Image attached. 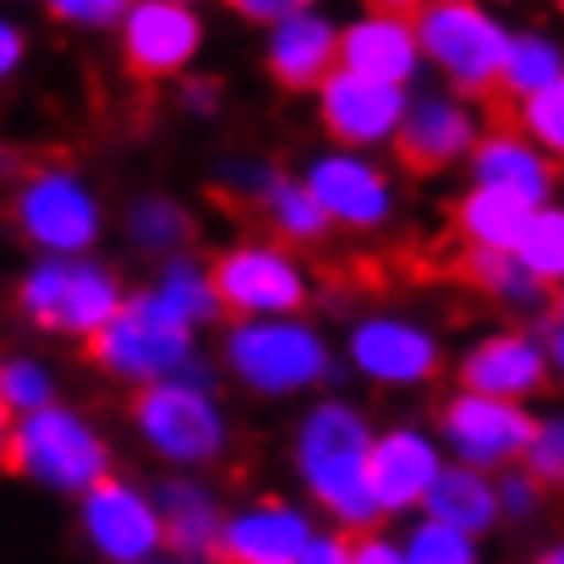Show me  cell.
I'll return each mask as SVG.
<instances>
[{"mask_svg":"<svg viewBox=\"0 0 564 564\" xmlns=\"http://www.w3.org/2000/svg\"><path fill=\"white\" fill-rule=\"evenodd\" d=\"M296 564H351V543L346 538H313Z\"/></svg>","mask_w":564,"mask_h":564,"instance_id":"39","label":"cell"},{"mask_svg":"<svg viewBox=\"0 0 564 564\" xmlns=\"http://www.w3.org/2000/svg\"><path fill=\"white\" fill-rule=\"evenodd\" d=\"M6 171H11V154H6V149H0V176H6Z\"/></svg>","mask_w":564,"mask_h":564,"instance_id":"44","label":"cell"},{"mask_svg":"<svg viewBox=\"0 0 564 564\" xmlns=\"http://www.w3.org/2000/svg\"><path fill=\"white\" fill-rule=\"evenodd\" d=\"M351 362L378 383H427L438 373V346L422 324L378 313L351 329Z\"/></svg>","mask_w":564,"mask_h":564,"instance_id":"17","label":"cell"},{"mask_svg":"<svg viewBox=\"0 0 564 564\" xmlns=\"http://www.w3.org/2000/svg\"><path fill=\"white\" fill-rule=\"evenodd\" d=\"M258 208H263V219H269L285 241H318V236L329 230V219L318 214V203L307 197L302 182H291V176H274L269 192L258 197Z\"/></svg>","mask_w":564,"mask_h":564,"instance_id":"28","label":"cell"},{"mask_svg":"<svg viewBox=\"0 0 564 564\" xmlns=\"http://www.w3.org/2000/svg\"><path fill=\"white\" fill-rule=\"evenodd\" d=\"M22 50H28V39H22V28L11 22V17H0V83L22 66Z\"/></svg>","mask_w":564,"mask_h":564,"instance_id":"38","label":"cell"},{"mask_svg":"<svg viewBox=\"0 0 564 564\" xmlns=\"http://www.w3.org/2000/svg\"><path fill=\"white\" fill-rule=\"evenodd\" d=\"M422 505H427V521H438L449 532H466V538H477V532H488L499 521L494 482L482 471H466V466H438V477L427 482Z\"/></svg>","mask_w":564,"mask_h":564,"instance_id":"23","label":"cell"},{"mask_svg":"<svg viewBox=\"0 0 564 564\" xmlns=\"http://www.w3.org/2000/svg\"><path fill=\"white\" fill-rule=\"evenodd\" d=\"M438 422H444V438L455 444V455H460L466 471L505 466V460L527 455V438L538 427L521 405L488 400V394H455V400H444Z\"/></svg>","mask_w":564,"mask_h":564,"instance_id":"11","label":"cell"},{"mask_svg":"<svg viewBox=\"0 0 564 564\" xmlns=\"http://www.w3.org/2000/svg\"><path fill=\"white\" fill-rule=\"evenodd\" d=\"M182 105H187L192 116H214L219 110V83H187L182 88Z\"/></svg>","mask_w":564,"mask_h":564,"instance_id":"41","label":"cell"},{"mask_svg":"<svg viewBox=\"0 0 564 564\" xmlns=\"http://www.w3.org/2000/svg\"><path fill=\"white\" fill-rule=\"evenodd\" d=\"M560 460H564V427H560V416H543V422L532 427V438H527V466H532L527 477H532V482H538V477H543V482H560V471H564Z\"/></svg>","mask_w":564,"mask_h":564,"instance_id":"35","label":"cell"},{"mask_svg":"<svg viewBox=\"0 0 564 564\" xmlns=\"http://www.w3.org/2000/svg\"><path fill=\"white\" fill-rule=\"evenodd\" d=\"M405 564H477V543L466 532H449L438 521H422L411 538H405Z\"/></svg>","mask_w":564,"mask_h":564,"instance_id":"33","label":"cell"},{"mask_svg":"<svg viewBox=\"0 0 564 564\" xmlns=\"http://www.w3.org/2000/svg\"><path fill=\"white\" fill-rule=\"evenodd\" d=\"M433 477H438V449L416 427H394V433L373 438V449H368V499H373L378 516L422 505Z\"/></svg>","mask_w":564,"mask_h":564,"instance_id":"19","label":"cell"},{"mask_svg":"<svg viewBox=\"0 0 564 564\" xmlns=\"http://www.w3.org/2000/svg\"><path fill=\"white\" fill-rule=\"evenodd\" d=\"M554 83H560V44H554V39H538V33L510 39V55H505V77H499V88H510L516 99H527V94L554 88Z\"/></svg>","mask_w":564,"mask_h":564,"instance_id":"30","label":"cell"},{"mask_svg":"<svg viewBox=\"0 0 564 564\" xmlns=\"http://www.w3.org/2000/svg\"><path fill=\"white\" fill-rule=\"evenodd\" d=\"M22 411V416H33V411H44V405H55V378L44 373L39 362H28V357H11V362H0V411Z\"/></svg>","mask_w":564,"mask_h":564,"instance_id":"32","label":"cell"},{"mask_svg":"<svg viewBox=\"0 0 564 564\" xmlns=\"http://www.w3.org/2000/svg\"><path fill=\"white\" fill-rule=\"evenodd\" d=\"M302 187L318 203L324 219H340L351 230H378L389 219V203H394L383 171H373L357 154H324V160H313V171H307Z\"/></svg>","mask_w":564,"mask_h":564,"instance_id":"16","label":"cell"},{"mask_svg":"<svg viewBox=\"0 0 564 564\" xmlns=\"http://www.w3.org/2000/svg\"><path fill=\"white\" fill-rule=\"evenodd\" d=\"M324 94V127L351 143V149H373V143H389L400 116H405V94L400 88H383V83H362L351 72H329L318 83Z\"/></svg>","mask_w":564,"mask_h":564,"instance_id":"18","label":"cell"},{"mask_svg":"<svg viewBox=\"0 0 564 564\" xmlns=\"http://www.w3.org/2000/svg\"><path fill=\"white\" fill-rule=\"evenodd\" d=\"M335 22L318 17V11H291L280 17L274 39H269V77L291 94L302 88H318L329 72H335Z\"/></svg>","mask_w":564,"mask_h":564,"instance_id":"20","label":"cell"},{"mask_svg":"<svg viewBox=\"0 0 564 564\" xmlns=\"http://www.w3.org/2000/svg\"><path fill=\"white\" fill-rule=\"evenodd\" d=\"M532 214H538V208H532L527 197H516V192L471 187L460 197V208H455V230H460V241H466L471 252H510V258H516V247H521Z\"/></svg>","mask_w":564,"mask_h":564,"instance_id":"22","label":"cell"},{"mask_svg":"<svg viewBox=\"0 0 564 564\" xmlns=\"http://www.w3.org/2000/svg\"><path fill=\"white\" fill-rule=\"evenodd\" d=\"M6 438H11V422H6V411H0V455H6Z\"/></svg>","mask_w":564,"mask_h":564,"instance_id":"43","label":"cell"},{"mask_svg":"<svg viewBox=\"0 0 564 564\" xmlns=\"http://www.w3.org/2000/svg\"><path fill=\"white\" fill-rule=\"evenodd\" d=\"M351 564H405V554H400L389 538H362V543L351 549Z\"/></svg>","mask_w":564,"mask_h":564,"instance_id":"40","label":"cell"},{"mask_svg":"<svg viewBox=\"0 0 564 564\" xmlns=\"http://www.w3.org/2000/svg\"><path fill=\"white\" fill-rule=\"evenodd\" d=\"M77 521H83L88 549L110 564H154V554L165 549L154 505L132 482H116V477H105V482H94L83 494V516Z\"/></svg>","mask_w":564,"mask_h":564,"instance_id":"10","label":"cell"},{"mask_svg":"<svg viewBox=\"0 0 564 564\" xmlns=\"http://www.w3.org/2000/svg\"><path fill=\"white\" fill-rule=\"evenodd\" d=\"M368 449H373V433H368V416L329 400L318 411L302 416V433H296V471L307 482V494L340 516L346 527H362L373 521V499H368Z\"/></svg>","mask_w":564,"mask_h":564,"instance_id":"1","label":"cell"},{"mask_svg":"<svg viewBox=\"0 0 564 564\" xmlns=\"http://www.w3.org/2000/svg\"><path fill=\"white\" fill-rule=\"evenodd\" d=\"M154 296L187 324H208L214 313H219V302H214V285H208V269L197 263V258H176V263H165V274H160V285H154Z\"/></svg>","mask_w":564,"mask_h":564,"instance_id":"29","label":"cell"},{"mask_svg":"<svg viewBox=\"0 0 564 564\" xmlns=\"http://www.w3.org/2000/svg\"><path fill=\"white\" fill-rule=\"evenodd\" d=\"M494 499H499V516H516V521H527V516H538V482L521 471V477H505V482H494Z\"/></svg>","mask_w":564,"mask_h":564,"instance_id":"37","label":"cell"},{"mask_svg":"<svg viewBox=\"0 0 564 564\" xmlns=\"http://www.w3.org/2000/svg\"><path fill=\"white\" fill-rule=\"evenodd\" d=\"M236 11H241V17H258V22H280V17H291L296 6H280V0H274V6H269V0H247V6H236Z\"/></svg>","mask_w":564,"mask_h":564,"instance_id":"42","label":"cell"},{"mask_svg":"<svg viewBox=\"0 0 564 564\" xmlns=\"http://www.w3.org/2000/svg\"><path fill=\"white\" fill-rule=\"evenodd\" d=\"M411 33H416V55H433L455 77V88L499 94L505 55H510V33L499 17H488L482 6H466V0H444V6L411 11Z\"/></svg>","mask_w":564,"mask_h":564,"instance_id":"5","label":"cell"},{"mask_svg":"<svg viewBox=\"0 0 564 564\" xmlns=\"http://www.w3.org/2000/svg\"><path fill=\"white\" fill-rule=\"evenodd\" d=\"M127 236H132V247H143V252L187 247L192 214L176 203V197H138V203L127 208Z\"/></svg>","mask_w":564,"mask_h":564,"instance_id":"27","label":"cell"},{"mask_svg":"<svg viewBox=\"0 0 564 564\" xmlns=\"http://www.w3.org/2000/svg\"><path fill=\"white\" fill-rule=\"evenodd\" d=\"M516 263H521L538 285L560 280V269H564V214L560 208H538V214H532V225H527V236H521V247H516Z\"/></svg>","mask_w":564,"mask_h":564,"instance_id":"31","label":"cell"},{"mask_svg":"<svg viewBox=\"0 0 564 564\" xmlns=\"http://www.w3.org/2000/svg\"><path fill=\"white\" fill-rule=\"evenodd\" d=\"M225 368L252 394H296L329 373V351H324V335L307 324L258 318L225 335Z\"/></svg>","mask_w":564,"mask_h":564,"instance_id":"7","label":"cell"},{"mask_svg":"<svg viewBox=\"0 0 564 564\" xmlns=\"http://www.w3.org/2000/svg\"><path fill=\"white\" fill-rule=\"evenodd\" d=\"M88 357L121 383H165L192 362V329L154 296V291H138L116 307V318L94 335Z\"/></svg>","mask_w":564,"mask_h":564,"instance_id":"2","label":"cell"},{"mask_svg":"<svg viewBox=\"0 0 564 564\" xmlns=\"http://www.w3.org/2000/svg\"><path fill=\"white\" fill-rule=\"evenodd\" d=\"M471 165H477V187L516 192V197H527L532 208H538V203L549 197V187H554L549 160H543L527 138H516V132H494V138H482Z\"/></svg>","mask_w":564,"mask_h":564,"instance_id":"24","label":"cell"},{"mask_svg":"<svg viewBox=\"0 0 564 564\" xmlns=\"http://www.w3.org/2000/svg\"><path fill=\"white\" fill-rule=\"evenodd\" d=\"M471 149H477V116L455 99H438V94L405 105V116L394 127V154L416 176H433V171L455 165Z\"/></svg>","mask_w":564,"mask_h":564,"instance_id":"14","label":"cell"},{"mask_svg":"<svg viewBox=\"0 0 564 564\" xmlns=\"http://www.w3.org/2000/svg\"><path fill=\"white\" fill-rule=\"evenodd\" d=\"M208 285H214V302L241 313L247 324L285 318L307 302V274L269 241H247V247L219 252L208 269Z\"/></svg>","mask_w":564,"mask_h":564,"instance_id":"8","label":"cell"},{"mask_svg":"<svg viewBox=\"0 0 564 564\" xmlns=\"http://www.w3.org/2000/svg\"><path fill=\"white\" fill-rule=\"evenodd\" d=\"M22 318L50 329V335H72V340H94L116 307H121V285L105 263H83V258H44L39 269H28L22 291Z\"/></svg>","mask_w":564,"mask_h":564,"instance_id":"6","label":"cell"},{"mask_svg":"<svg viewBox=\"0 0 564 564\" xmlns=\"http://www.w3.org/2000/svg\"><path fill=\"white\" fill-rule=\"evenodd\" d=\"M564 88H538V94H527L521 99V127L532 132V138H543V149H560L564 143Z\"/></svg>","mask_w":564,"mask_h":564,"instance_id":"34","label":"cell"},{"mask_svg":"<svg viewBox=\"0 0 564 564\" xmlns=\"http://www.w3.org/2000/svg\"><path fill=\"white\" fill-rule=\"evenodd\" d=\"M50 17L55 22H83V28H110V22L127 17V6H116V0H61V6H50Z\"/></svg>","mask_w":564,"mask_h":564,"instance_id":"36","label":"cell"},{"mask_svg":"<svg viewBox=\"0 0 564 564\" xmlns=\"http://www.w3.org/2000/svg\"><path fill=\"white\" fill-rule=\"evenodd\" d=\"M543 564H564V560H560V554H543Z\"/></svg>","mask_w":564,"mask_h":564,"instance_id":"45","label":"cell"},{"mask_svg":"<svg viewBox=\"0 0 564 564\" xmlns=\"http://www.w3.org/2000/svg\"><path fill=\"white\" fill-rule=\"evenodd\" d=\"M455 280H466L471 291H482V296H499V302H538L543 296V285L510 258V252H460L455 258Z\"/></svg>","mask_w":564,"mask_h":564,"instance_id":"26","label":"cell"},{"mask_svg":"<svg viewBox=\"0 0 564 564\" xmlns=\"http://www.w3.org/2000/svg\"><path fill=\"white\" fill-rule=\"evenodd\" d=\"M17 225L28 241L50 247L55 258H77L99 236V197L72 171H33L17 192Z\"/></svg>","mask_w":564,"mask_h":564,"instance_id":"9","label":"cell"},{"mask_svg":"<svg viewBox=\"0 0 564 564\" xmlns=\"http://www.w3.org/2000/svg\"><path fill=\"white\" fill-rule=\"evenodd\" d=\"M154 516H160V543H171L176 554H208L214 549V532H219V505L208 488L197 482H165L160 499H154Z\"/></svg>","mask_w":564,"mask_h":564,"instance_id":"25","label":"cell"},{"mask_svg":"<svg viewBox=\"0 0 564 564\" xmlns=\"http://www.w3.org/2000/svg\"><path fill=\"white\" fill-rule=\"evenodd\" d=\"M121 22H127L121 28V61L143 83L182 72L203 44V17L192 6H176V0H143Z\"/></svg>","mask_w":564,"mask_h":564,"instance_id":"12","label":"cell"},{"mask_svg":"<svg viewBox=\"0 0 564 564\" xmlns=\"http://www.w3.org/2000/svg\"><path fill=\"white\" fill-rule=\"evenodd\" d=\"M335 61L340 72L400 88L416 72V33H411V11H362L340 39H335Z\"/></svg>","mask_w":564,"mask_h":564,"instance_id":"15","label":"cell"},{"mask_svg":"<svg viewBox=\"0 0 564 564\" xmlns=\"http://www.w3.org/2000/svg\"><path fill=\"white\" fill-rule=\"evenodd\" d=\"M460 378H466V394L516 405V394H532L538 383H549V362H543L538 340H527V335H488L482 346L466 351Z\"/></svg>","mask_w":564,"mask_h":564,"instance_id":"21","label":"cell"},{"mask_svg":"<svg viewBox=\"0 0 564 564\" xmlns=\"http://www.w3.org/2000/svg\"><path fill=\"white\" fill-rule=\"evenodd\" d=\"M132 422L149 438V449H160L176 466H208L225 449V416H219V405L208 394L203 368H192V362L176 378H165V383L138 389Z\"/></svg>","mask_w":564,"mask_h":564,"instance_id":"4","label":"cell"},{"mask_svg":"<svg viewBox=\"0 0 564 564\" xmlns=\"http://www.w3.org/2000/svg\"><path fill=\"white\" fill-rule=\"evenodd\" d=\"M313 543V521L285 505V499H258L241 516L219 521L214 532V560L219 564H296L302 549Z\"/></svg>","mask_w":564,"mask_h":564,"instance_id":"13","label":"cell"},{"mask_svg":"<svg viewBox=\"0 0 564 564\" xmlns=\"http://www.w3.org/2000/svg\"><path fill=\"white\" fill-rule=\"evenodd\" d=\"M6 471H22L55 494H88L94 482H105L110 466V444L94 433V422H83L66 405H44L33 416L17 422V433L6 438Z\"/></svg>","mask_w":564,"mask_h":564,"instance_id":"3","label":"cell"}]
</instances>
